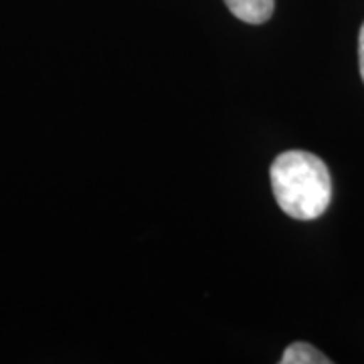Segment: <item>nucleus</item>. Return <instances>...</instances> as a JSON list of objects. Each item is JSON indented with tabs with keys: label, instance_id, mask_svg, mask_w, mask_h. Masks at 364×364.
Here are the masks:
<instances>
[{
	"label": "nucleus",
	"instance_id": "obj_1",
	"mask_svg": "<svg viewBox=\"0 0 364 364\" xmlns=\"http://www.w3.org/2000/svg\"><path fill=\"white\" fill-rule=\"evenodd\" d=\"M273 196L279 208L296 221L322 217L332 200V176L322 158L306 150H287L273 160Z\"/></svg>",
	"mask_w": 364,
	"mask_h": 364
},
{
	"label": "nucleus",
	"instance_id": "obj_2",
	"mask_svg": "<svg viewBox=\"0 0 364 364\" xmlns=\"http://www.w3.org/2000/svg\"><path fill=\"white\" fill-rule=\"evenodd\" d=\"M227 9L243 23L261 25L272 18L275 0H225Z\"/></svg>",
	"mask_w": 364,
	"mask_h": 364
},
{
	"label": "nucleus",
	"instance_id": "obj_3",
	"mask_svg": "<svg viewBox=\"0 0 364 364\" xmlns=\"http://www.w3.org/2000/svg\"><path fill=\"white\" fill-rule=\"evenodd\" d=\"M282 364H330L332 360L318 350L314 348L312 344L308 342H294L289 344L284 352V356L279 358Z\"/></svg>",
	"mask_w": 364,
	"mask_h": 364
},
{
	"label": "nucleus",
	"instance_id": "obj_4",
	"mask_svg": "<svg viewBox=\"0 0 364 364\" xmlns=\"http://www.w3.org/2000/svg\"><path fill=\"white\" fill-rule=\"evenodd\" d=\"M358 67H360V77L364 81V23L360 26V35H358Z\"/></svg>",
	"mask_w": 364,
	"mask_h": 364
}]
</instances>
